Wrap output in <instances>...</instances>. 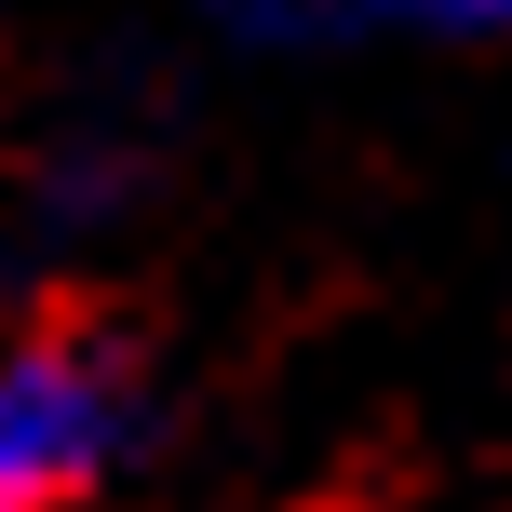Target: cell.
I'll return each mask as SVG.
<instances>
[{"label": "cell", "mask_w": 512, "mask_h": 512, "mask_svg": "<svg viewBox=\"0 0 512 512\" xmlns=\"http://www.w3.org/2000/svg\"><path fill=\"white\" fill-rule=\"evenodd\" d=\"M149 405H135V364L108 337L27 324L0 337V512H68L135 459Z\"/></svg>", "instance_id": "obj_1"}, {"label": "cell", "mask_w": 512, "mask_h": 512, "mask_svg": "<svg viewBox=\"0 0 512 512\" xmlns=\"http://www.w3.org/2000/svg\"><path fill=\"white\" fill-rule=\"evenodd\" d=\"M203 14L230 41H256V54H324V41H364L391 0H203Z\"/></svg>", "instance_id": "obj_2"}, {"label": "cell", "mask_w": 512, "mask_h": 512, "mask_svg": "<svg viewBox=\"0 0 512 512\" xmlns=\"http://www.w3.org/2000/svg\"><path fill=\"white\" fill-rule=\"evenodd\" d=\"M405 27H432V41H512V0H391Z\"/></svg>", "instance_id": "obj_3"}]
</instances>
